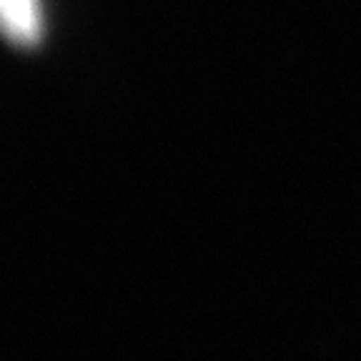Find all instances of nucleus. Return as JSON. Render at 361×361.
Listing matches in <instances>:
<instances>
[{
  "label": "nucleus",
  "instance_id": "obj_1",
  "mask_svg": "<svg viewBox=\"0 0 361 361\" xmlns=\"http://www.w3.org/2000/svg\"><path fill=\"white\" fill-rule=\"evenodd\" d=\"M6 8L8 30L16 40H33L35 38V8L33 0H3Z\"/></svg>",
  "mask_w": 361,
  "mask_h": 361
}]
</instances>
